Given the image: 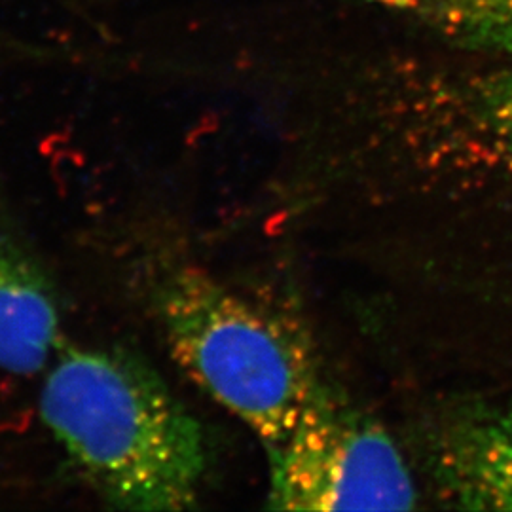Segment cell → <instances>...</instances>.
<instances>
[{
  "label": "cell",
  "instance_id": "obj_1",
  "mask_svg": "<svg viewBox=\"0 0 512 512\" xmlns=\"http://www.w3.org/2000/svg\"><path fill=\"white\" fill-rule=\"evenodd\" d=\"M40 416L74 469L112 509L198 507L209 444L160 374L120 348L55 353Z\"/></svg>",
  "mask_w": 512,
  "mask_h": 512
},
{
  "label": "cell",
  "instance_id": "obj_4",
  "mask_svg": "<svg viewBox=\"0 0 512 512\" xmlns=\"http://www.w3.org/2000/svg\"><path fill=\"white\" fill-rule=\"evenodd\" d=\"M399 126L429 164L512 175V57L476 71L414 74Z\"/></svg>",
  "mask_w": 512,
  "mask_h": 512
},
{
  "label": "cell",
  "instance_id": "obj_5",
  "mask_svg": "<svg viewBox=\"0 0 512 512\" xmlns=\"http://www.w3.org/2000/svg\"><path fill=\"white\" fill-rule=\"evenodd\" d=\"M59 334L54 285L0 207V370L37 374L54 359Z\"/></svg>",
  "mask_w": 512,
  "mask_h": 512
},
{
  "label": "cell",
  "instance_id": "obj_7",
  "mask_svg": "<svg viewBox=\"0 0 512 512\" xmlns=\"http://www.w3.org/2000/svg\"><path fill=\"white\" fill-rule=\"evenodd\" d=\"M463 50L512 57V0H363Z\"/></svg>",
  "mask_w": 512,
  "mask_h": 512
},
{
  "label": "cell",
  "instance_id": "obj_6",
  "mask_svg": "<svg viewBox=\"0 0 512 512\" xmlns=\"http://www.w3.org/2000/svg\"><path fill=\"white\" fill-rule=\"evenodd\" d=\"M440 492L469 511H512V412L476 410L448 423L435 444Z\"/></svg>",
  "mask_w": 512,
  "mask_h": 512
},
{
  "label": "cell",
  "instance_id": "obj_2",
  "mask_svg": "<svg viewBox=\"0 0 512 512\" xmlns=\"http://www.w3.org/2000/svg\"><path fill=\"white\" fill-rule=\"evenodd\" d=\"M154 302L175 361L266 448L287 439L325 389L300 330L211 275L175 270Z\"/></svg>",
  "mask_w": 512,
  "mask_h": 512
},
{
  "label": "cell",
  "instance_id": "obj_3",
  "mask_svg": "<svg viewBox=\"0 0 512 512\" xmlns=\"http://www.w3.org/2000/svg\"><path fill=\"white\" fill-rule=\"evenodd\" d=\"M268 507L279 511H408L416 484L376 421L323 389L291 435L268 448Z\"/></svg>",
  "mask_w": 512,
  "mask_h": 512
}]
</instances>
